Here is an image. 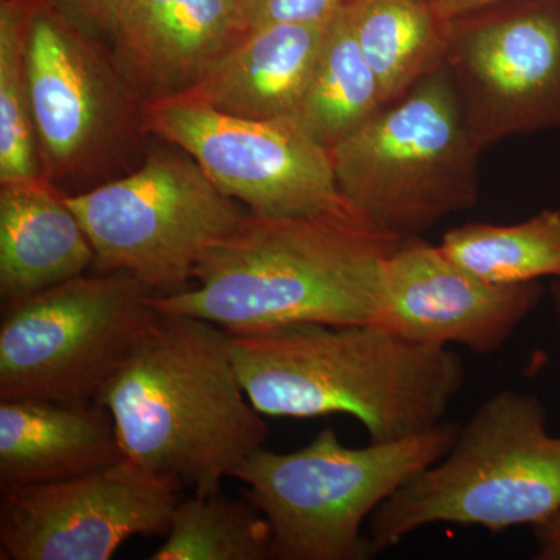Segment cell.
<instances>
[{"mask_svg": "<svg viewBox=\"0 0 560 560\" xmlns=\"http://www.w3.org/2000/svg\"><path fill=\"white\" fill-rule=\"evenodd\" d=\"M404 237L363 219L248 213L210 250L195 287L153 294L154 311L208 320L230 335L289 324H372L383 302V268Z\"/></svg>", "mask_w": 560, "mask_h": 560, "instance_id": "cell-1", "label": "cell"}, {"mask_svg": "<svg viewBox=\"0 0 560 560\" xmlns=\"http://www.w3.org/2000/svg\"><path fill=\"white\" fill-rule=\"evenodd\" d=\"M231 355L260 415L360 420L370 444L444 422L464 383L458 353L405 340L378 324L302 323L231 335Z\"/></svg>", "mask_w": 560, "mask_h": 560, "instance_id": "cell-2", "label": "cell"}, {"mask_svg": "<svg viewBox=\"0 0 560 560\" xmlns=\"http://www.w3.org/2000/svg\"><path fill=\"white\" fill-rule=\"evenodd\" d=\"M230 342L228 331L191 316L160 313L147 327L97 399L125 458L210 493L264 448L270 429L243 389Z\"/></svg>", "mask_w": 560, "mask_h": 560, "instance_id": "cell-3", "label": "cell"}, {"mask_svg": "<svg viewBox=\"0 0 560 560\" xmlns=\"http://www.w3.org/2000/svg\"><path fill=\"white\" fill-rule=\"evenodd\" d=\"M560 511V438L539 397L501 389L460 427L451 452L383 501L370 518L375 552L434 523L501 533Z\"/></svg>", "mask_w": 560, "mask_h": 560, "instance_id": "cell-4", "label": "cell"}, {"mask_svg": "<svg viewBox=\"0 0 560 560\" xmlns=\"http://www.w3.org/2000/svg\"><path fill=\"white\" fill-rule=\"evenodd\" d=\"M460 427L350 448L331 429L301 451L254 452L235 470L271 526V560H370L363 523L420 470L444 458Z\"/></svg>", "mask_w": 560, "mask_h": 560, "instance_id": "cell-5", "label": "cell"}, {"mask_svg": "<svg viewBox=\"0 0 560 560\" xmlns=\"http://www.w3.org/2000/svg\"><path fill=\"white\" fill-rule=\"evenodd\" d=\"M481 153L444 62L334 147L330 158L350 208L372 226L410 238L474 208Z\"/></svg>", "mask_w": 560, "mask_h": 560, "instance_id": "cell-6", "label": "cell"}, {"mask_svg": "<svg viewBox=\"0 0 560 560\" xmlns=\"http://www.w3.org/2000/svg\"><path fill=\"white\" fill-rule=\"evenodd\" d=\"M101 272H128L153 294L189 289L210 250L248 213L189 154L151 151L130 175L66 194Z\"/></svg>", "mask_w": 560, "mask_h": 560, "instance_id": "cell-7", "label": "cell"}, {"mask_svg": "<svg viewBox=\"0 0 560 560\" xmlns=\"http://www.w3.org/2000/svg\"><path fill=\"white\" fill-rule=\"evenodd\" d=\"M151 296L128 272L113 271L2 304L0 399L97 401L160 315Z\"/></svg>", "mask_w": 560, "mask_h": 560, "instance_id": "cell-8", "label": "cell"}, {"mask_svg": "<svg viewBox=\"0 0 560 560\" xmlns=\"http://www.w3.org/2000/svg\"><path fill=\"white\" fill-rule=\"evenodd\" d=\"M27 79L40 168L57 186L110 171L147 135L113 54L55 0H27Z\"/></svg>", "mask_w": 560, "mask_h": 560, "instance_id": "cell-9", "label": "cell"}, {"mask_svg": "<svg viewBox=\"0 0 560 560\" xmlns=\"http://www.w3.org/2000/svg\"><path fill=\"white\" fill-rule=\"evenodd\" d=\"M143 127L189 154L253 215L363 219L338 189L330 151L293 120L245 119L168 97L143 103Z\"/></svg>", "mask_w": 560, "mask_h": 560, "instance_id": "cell-10", "label": "cell"}, {"mask_svg": "<svg viewBox=\"0 0 560 560\" xmlns=\"http://www.w3.org/2000/svg\"><path fill=\"white\" fill-rule=\"evenodd\" d=\"M444 62L482 151L560 130V0H499L445 21Z\"/></svg>", "mask_w": 560, "mask_h": 560, "instance_id": "cell-11", "label": "cell"}, {"mask_svg": "<svg viewBox=\"0 0 560 560\" xmlns=\"http://www.w3.org/2000/svg\"><path fill=\"white\" fill-rule=\"evenodd\" d=\"M178 482L125 458L46 485L0 488V559L109 560L135 536H164Z\"/></svg>", "mask_w": 560, "mask_h": 560, "instance_id": "cell-12", "label": "cell"}, {"mask_svg": "<svg viewBox=\"0 0 560 560\" xmlns=\"http://www.w3.org/2000/svg\"><path fill=\"white\" fill-rule=\"evenodd\" d=\"M544 285H497L448 259L440 245L405 238L383 268V302L374 324L422 345L499 352L539 305Z\"/></svg>", "mask_w": 560, "mask_h": 560, "instance_id": "cell-13", "label": "cell"}, {"mask_svg": "<svg viewBox=\"0 0 560 560\" xmlns=\"http://www.w3.org/2000/svg\"><path fill=\"white\" fill-rule=\"evenodd\" d=\"M249 31L246 0H132L110 39L143 103L189 91Z\"/></svg>", "mask_w": 560, "mask_h": 560, "instance_id": "cell-14", "label": "cell"}, {"mask_svg": "<svg viewBox=\"0 0 560 560\" xmlns=\"http://www.w3.org/2000/svg\"><path fill=\"white\" fill-rule=\"evenodd\" d=\"M329 22L249 28L189 91L175 97L228 116L293 120L311 84Z\"/></svg>", "mask_w": 560, "mask_h": 560, "instance_id": "cell-15", "label": "cell"}, {"mask_svg": "<svg viewBox=\"0 0 560 560\" xmlns=\"http://www.w3.org/2000/svg\"><path fill=\"white\" fill-rule=\"evenodd\" d=\"M125 459L98 401L0 399V488L83 477Z\"/></svg>", "mask_w": 560, "mask_h": 560, "instance_id": "cell-16", "label": "cell"}, {"mask_svg": "<svg viewBox=\"0 0 560 560\" xmlns=\"http://www.w3.org/2000/svg\"><path fill=\"white\" fill-rule=\"evenodd\" d=\"M95 267L86 232L46 176L0 184V298L20 301Z\"/></svg>", "mask_w": 560, "mask_h": 560, "instance_id": "cell-17", "label": "cell"}, {"mask_svg": "<svg viewBox=\"0 0 560 560\" xmlns=\"http://www.w3.org/2000/svg\"><path fill=\"white\" fill-rule=\"evenodd\" d=\"M349 14L386 105L444 65L445 20L431 0H359Z\"/></svg>", "mask_w": 560, "mask_h": 560, "instance_id": "cell-18", "label": "cell"}, {"mask_svg": "<svg viewBox=\"0 0 560 560\" xmlns=\"http://www.w3.org/2000/svg\"><path fill=\"white\" fill-rule=\"evenodd\" d=\"M386 106L352 31L349 7L331 18L315 72L293 121L331 150Z\"/></svg>", "mask_w": 560, "mask_h": 560, "instance_id": "cell-19", "label": "cell"}, {"mask_svg": "<svg viewBox=\"0 0 560 560\" xmlns=\"http://www.w3.org/2000/svg\"><path fill=\"white\" fill-rule=\"evenodd\" d=\"M442 253L497 285L560 279V210L545 209L517 224L474 223L445 232Z\"/></svg>", "mask_w": 560, "mask_h": 560, "instance_id": "cell-20", "label": "cell"}, {"mask_svg": "<svg viewBox=\"0 0 560 560\" xmlns=\"http://www.w3.org/2000/svg\"><path fill=\"white\" fill-rule=\"evenodd\" d=\"M151 560H271V526L248 501L221 490L178 501Z\"/></svg>", "mask_w": 560, "mask_h": 560, "instance_id": "cell-21", "label": "cell"}, {"mask_svg": "<svg viewBox=\"0 0 560 560\" xmlns=\"http://www.w3.org/2000/svg\"><path fill=\"white\" fill-rule=\"evenodd\" d=\"M39 176L27 79V0H0V184Z\"/></svg>", "mask_w": 560, "mask_h": 560, "instance_id": "cell-22", "label": "cell"}, {"mask_svg": "<svg viewBox=\"0 0 560 560\" xmlns=\"http://www.w3.org/2000/svg\"><path fill=\"white\" fill-rule=\"evenodd\" d=\"M359 0H246L249 28L276 24H323Z\"/></svg>", "mask_w": 560, "mask_h": 560, "instance_id": "cell-23", "label": "cell"}, {"mask_svg": "<svg viewBox=\"0 0 560 560\" xmlns=\"http://www.w3.org/2000/svg\"><path fill=\"white\" fill-rule=\"evenodd\" d=\"M55 2L88 31L109 38L121 14L132 0H55Z\"/></svg>", "mask_w": 560, "mask_h": 560, "instance_id": "cell-24", "label": "cell"}, {"mask_svg": "<svg viewBox=\"0 0 560 560\" xmlns=\"http://www.w3.org/2000/svg\"><path fill=\"white\" fill-rule=\"evenodd\" d=\"M539 560H560V511L548 521L534 526Z\"/></svg>", "mask_w": 560, "mask_h": 560, "instance_id": "cell-25", "label": "cell"}, {"mask_svg": "<svg viewBox=\"0 0 560 560\" xmlns=\"http://www.w3.org/2000/svg\"><path fill=\"white\" fill-rule=\"evenodd\" d=\"M493 2H499V0H431L436 13L445 21Z\"/></svg>", "mask_w": 560, "mask_h": 560, "instance_id": "cell-26", "label": "cell"}, {"mask_svg": "<svg viewBox=\"0 0 560 560\" xmlns=\"http://www.w3.org/2000/svg\"><path fill=\"white\" fill-rule=\"evenodd\" d=\"M552 302H555L556 313H558L560 319V279H556L551 285Z\"/></svg>", "mask_w": 560, "mask_h": 560, "instance_id": "cell-27", "label": "cell"}]
</instances>
